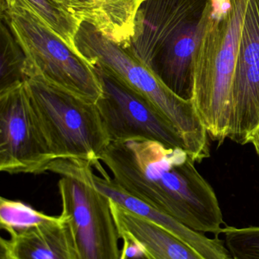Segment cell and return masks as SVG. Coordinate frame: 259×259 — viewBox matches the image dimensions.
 <instances>
[{
    "label": "cell",
    "instance_id": "3957f363",
    "mask_svg": "<svg viewBox=\"0 0 259 259\" xmlns=\"http://www.w3.org/2000/svg\"><path fill=\"white\" fill-rule=\"evenodd\" d=\"M1 16L24 53L28 78L97 101L102 90L92 65L52 33L24 0H1Z\"/></svg>",
    "mask_w": 259,
    "mask_h": 259
},
{
    "label": "cell",
    "instance_id": "5b68a950",
    "mask_svg": "<svg viewBox=\"0 0 259 259\" xmlns=\"http://www.w3.org/2000/svg\"><path fill=\"white\" fill-rule=\"evenodd\" d=\"M48 170L60 178V216L71 237L75 259H120L121 238L110 199L94 185L92 164L83 160L56 159Z\"/></svg>",
    "mask_w": 259,
    "mask_h": 259
},
{
    "label": "cell",
    "instance_id": "2e32d148",
    "mask_svg": "<svg viewBox=\"0 0 259 259\" xmlns=\"http://www.w3.org/2000/svg\"><path fill=\"white\" fill-rule=\"evenodd\" d=\"M123 244L120 259H149L143 249L132 240L123 238Z\"/></svg>",
    "mask_w": 259,
    "mask_h": 259
},
{
    "label": "cell",
    "instance_id": "e0dca14e",
    "mask_svg": "<svg viewBox=\"0 0 259 259\" xmlns=\"http://www.w3.org/2000/svg\"><path fill=\"white\" fill-rule=\"evenodd\" d=\"M214 13L216 15L221 16L229 11L231 5L229 0H214Z\"/></svg>",
    "mask_w": 259,
    "mask_h": 259
},
{
    "label": "cell",
    "instance_id": "8992f818",
    "mask_svg": "<svg viewBox=\"0 0 259 259\" xmlns=\"http://www.w3.org/2000/svg\"><path fill=\"white\" fill-rule=\"evenodd\" d=\"M92 66L102 90L96 104L110 143L147 139L187 151L178 131L149 99L104 68Z\"/></svg>",
    "mask_w": 259,
    "mask_h": 259
},
{
    "label": "cell",
    "instance_id": "6da1fadb",
    "mask_svg": "<svg viewBox=\"0 0 259 259\" xmlns=\"http://www.w3.org/2000/svg\"><path fill=\"white\" fill-rule=\"evenodd\" d=\"M100 161L126 193L196 232L220 234L217 196L185 149L130 139L109 143Z\"/></svg>",
    "mask_w": 259,
    "mask_h": 259
},
{
    "label": "cell",
    "instance_id": "277c9868",
    "mask_svg": "<svg viewBox=\"0 0 259 259\" xmlns=\"http://www.w3.org/2000/svg\"><path fill=\"white\" fill-rule=\"evenodd\" d=\"M25 88L53 160L100 162L110 141L96 103L36 77H29Z\"/></svg>",
    "mask_w": 259,
    "mask_h": 259
},
{
    "label": "cell",
    "instance_id": "9a60e30c",
    "mask_svg": "<svg viewBox=\"0 0 259 259\" xmlns=\"http://www.w3.org/2000/svg\"><path fill=\"white\" fill-rule=\"evenodd\" d=\"M220 234L233 259H259V227H226Z\"/></svg>",
    "mask_w": 259,
    "mask_h": 259
},
{
    "label": "cell",
    "instance_id": "8fae6325",
    "mask_svg": "<svg viewBox=\"0 0 259 259\" xmlns=\"http://www.w3.org/2000/svg\"><path fill=\"white\" fill-rule=\"evenodd\" d=\"M0 247L11 259H75L71 237L60 215L54 220L2 237Z\"/></svg>",
    "mask_w": 259,
    "mask_h": 259
},
{
    "label": "cell",
    "instance_id": "52a82bcc",
    "mask_svg": "<svg viewBox=\"0 0 259 259\" xmlns=\"http://www.w3.org/2000/svg\"><path fill=\"white\" fill-rule=\"evenodd\" d=\"M53 161L25 83L0 94V170L39 175L47 171Z\"/></svg>",
    "mask_w": 259,
    "mask_h": 259
},
{
    "label": "cell",
    "instance_id": "4fadbf2b",
    "mask_svg": "<svg viewBox=\"0 0 259 259\" xmlns=\"http://www.w3.org/2000/svg\"><path fill=\"white\" fill-rule=\"evenodd\" d=\"M0 65V94L24 84L28 79L24 53L3 21Z\"/></svg>",
    "mask_w": 259,
    "mask_h": 259
},
{
    "label": "cell",
    "instance_id": "7a4b0ae2",
    "mask_svg": "<svg viewBox=\"0 0 259 259\" xmlns=\"http://www.w3.org/2000/svg\"><path fill=\"white\" fill-rule=\"evenodd\" d=\"M76 47L91 65L112 73L154 103L178 131L195 162L210 156L208 132L192 101L178 97L127 50L86 23L76 36Z\"/></svg>",
    "mask_w": 259,
    "mask_h": 259
},
{
    "label": "cell",
    "instance_id": "ba28073f",
    "mask_svg": "<svg viewBox=\"0 0 259 259\" xmlns=\"http://www.w3.org/2000/svg\"><path fill=\"white\" fill-rule=\"evenodd\" d=\"M96 169L102 177L94 174V185L99 191L106 195L111 201L118 204L122 208L168 231L172 235L194 249L205 259H233L223 241L218 237L211 239L202 233L196 232L173 218L126 193L116 184L102 167L101 164L97 165Z\"/></svg>",
    "mask_w": 259,
    "mask_h": 259
},
{
    "label": "cell",
    "instance_id": "30bf717a",
    "mask_svg": "<svg viewBox=\"0 0 259 259\" xmlns=\"http://www.w3.org/2000/svg\"><path fill=\"white\" fill-rule=\"evenodd\" d=\"M110 205L121 240L136 243L149 259H205L168 231L111 200Z\"/></svg>",
    "mask_w": 259,
    "mask_h": 259
},
{
    "label": "cell",
    "instance_id": "7c38bea8",
    "mask_svg": "<svg viewBox=\"0 0 259 259\" xmlns=\"http://www.w3.org/2000/svg\"><path fill=\"white\" fill-rule=\"evenodd\" d=\"M44 25L71 50L76 47V36L82 22L64 4L62 0H24Z\"/></svg>",
    "mask_w": 259,
    "mask_h": 259
},
{
    "label": "cell",
    "instance_id": "d6986e66",
    "mask_svg": "<svg viewBox=\"0 0 259 259\" xmlns=\"http://www.w3.org/2000/svg\"><path fill=\"white\" fill-rule=\"evenodd\" d=\"M0 259H11L6 251L1 247H0Z\"/></svg>",
    "mask_w": 259,
    "mask_h": 259
},
{
    "label": "cell",
    "instance_id": "5bb4252c",
    "mask_svg": "<svg viewBox=\"0 0 259 259\" xmlns=\"http://www.w3.org/2000/svg\"><path fill=\"white\" fill-rule=\"evenodd\" d=\"M56 218L38 211L21 201L0 198V227L9 235L52 222Z\"/></svg>",
    "mask_w": 259,
    "mask_h": 259
},
{
    "label": "cell",
    "instance_id": "9c48e42d",
    "mask_svg": "<svg viewBox=\"0 0 259 259\" xmlns=\"http://www.w3.org/2000/svg\"><path fill=\"white\" fill-rule=\"evenodd\" d=\"M144 1L62 0L78 19L124 49L133 37L137 14Z\"/></svg>",
    "mask_w": 259,
    "mask_h": 259
},
{
    "label": "cell",
    "instance_id": "ac0fdd59",
    "mask_svg": "<svg viewBox=\"0 0 259 259\" xmlns=\"http://www.w3.org/2000/svg\"><path fill=\"white\" fill-rule=\"evenodd\" d=\"M249 143H252L259 156V125L252 133L249 139Z\"/></svg>",
    "mask_w": 259,
    "mask_h": 259
}]
</instances>
